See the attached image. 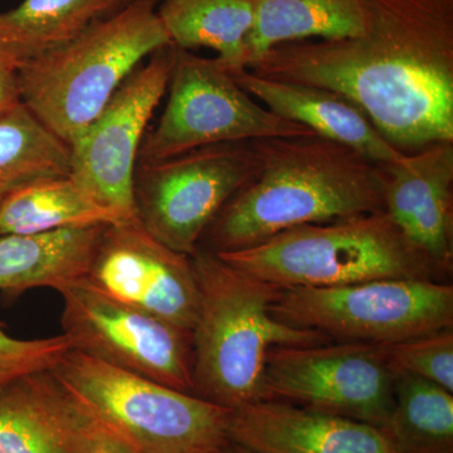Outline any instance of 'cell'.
<instances>
[{
    "label": "cell",
    "instance_id": "obj_1",
    "mask_svg": "<svg viewBox=\"0 0 453 453\" xmlns=\"http://www.w3.org/2000/svg\"><path fill=\"white\" fill-rule=\"evenodd\" d=\"M365 31L283 43L249 70L332 89L401 153L453 142V0H365Z\"/></svg>",
    "mask_w": 453,
    "mask_h": 453
},
{
    "label": "cell",
    "instance_id": "obj_2",
    "mask_svg": "<svg viewBox=\"0 0 453 453\" xmlns=\"http://www.w3.org/2000/svg\"><path fill=\"white\" fill-rule=\"evenodd\" d=\"M259 170L219 211L199 249H250L286 229L386 211L383 169L318 134L252 140Z\"/></svg>",
    "mask_w": 453,
    "mask_h": 453
},
{
    "label": "cell",
    "instance_id": "obj_3",
    "mask_svg": "<svg viewBox=\"0 0 453 453\" xmlns=\"http://www.w3.org/2000/svg\"><path fill=\"white\" fill-rule=\"evenodd\" d=\"M192 259L199 288L192 330L193 395L231 411L261 401L271 348L333 342L270 314L280 286L247 275L205 250L198 249Z\"/></svg>",
    "mask_w": 453,
    "mask_h": 453
},
{
    "label": "cell",
    "instance_id": "obj_4",
    "mask_svg": "<svg viewBox=\"0 0 453 453\" xmlns=\"http://www.w3.org/2000/svg\"><path fill=\"white\" fill-rule=\"evenodd\" d=\"M169 43L157 0H135L64 46L18 65L22 103L70 146L122 82Z\"/></svg>",
    "mask_w": 453,
    "mask_h": 453
},
{
    "label": "cell",
    "instance_id": "obj_5",
    "mask_svg": "<svg viewBox=\"0 0 453 453\" xmlns=\"http://www.w3.org/2000/svg\"><path fill=\"white\" fill-rule=\"evenodd\" d=\"M219 256L280 288H338L381 279L443 281L387 211L294 226Z\"/></svg>",
    "mask_w": 453,
    "mask_h": 453
},
{
    "label": "cell",
    "instance_id": "obj_6",
    "mask_svg": "<svg viewBox=\"0 0 453 453\" xmlns=\"http://www.w3.org/2000/svg\"><path fill=\"white\" fill-rule=\"evenodd\" d=\"M52 374L139 453H226L231 410L71 349Z\"/></svg>",
    "mask_w": 453,
    "mask_h": 453
},
{
    "label": "cell",
    "instance_id": "obj_7",
    "mask_svg": "<svg viewBox=\"0 0 453 453\" xmlns=\"http://www.w3.org/2000/svg\"><path fill=\"white\" fill-rule=\"evenodd\" d=\"M270 314L333 342L389 344L453 329V285L381 279L338 288H282Z\"/></svg>",
    "mask_w": 453,
    "mask_h": 453
},
{
    "label": "cell",
    "instance_id": "obj_8",
    "mask_svg": "<svg viewBox=\"0 0 453 453\" xmlns=\"http://www.w3.org/2000/svg\"><path fill=\"white\" fill-rule=\"evenodd\" d=\"M168 89V104L155 129L145 134L138 163L220 142L315 134L259 105L219 59L192 50L177 47Z\"/></svg>",
    "mask_w": 453,
    "mask_h": 453
},
{
    "label": "cell",
    "instance_id": "obj_9",
    "mask_svg": "<svg viewBox=\"0 0 453 453\" xmlns=\"http://www.w3.org/2000/svg\"><path fill=\"white\" fill-rule=\"evenodd\" d=\"M259 170L252 142H220L136 164V219L157 241L196 255L219 211Z\"/></svg>",
    "mask_w": 453,
    "mask_h": 453
},
{
    "label": "cell",
    "instance_id": "obj_10",
    "mask_svg": "<svg viewBox=\"0 0 453 453\" xmlns=\"http://www.w3.org/2000/svg\"><path fill=\"white\" fill-rule=\"evenodd\" d=\"M395 372L380 348L327 342L268 350L264 399L290 402L383 429L395 403Z\"/></svg>",
    "mask_w": 453,
    "mask_h": 453
},
{
    "label": "cell",
    "instance_id": "obj_11",
    "mask_svg": "<svg viewBox=\"0 0 453 453\" xmlns=\"http://www.w3.org/2000/svg\"><path fill=\"white\" fill-rule=\"evenodd\" d=\"M74 350L193 395L192 333L101 294L83 280L58 292Z\"/></svg>",
    "mask_w": 453,
    "mask_h": 453
},
{
    "label": "cell",
    "instance_id": "obj_12",
    "mask_svg": "<svg viewBox=\"0 0 453 453\" xmlns=\"http://www.w3.org/2000/svg\"><path fill=\"white\" fill-rule=\"evenodd\" d=\"M177 47L166 44L122 82L70 144V177L92 198L135 219L133 183L151 116L168 89Z\"/></svg>",
    "mask_w": 453,
    "mask_h": 453
},
{
    "label": "cell",
    "instance_id": "obj_13",
    "mask_svg": "<svg viewBox=\"0 0 453 453\" xmlns=\"http://www.w3.org/2000/svg\"><path fill=\"white\" fill-rule=\"evenodd\" d=\"M86 282L110 299L192 333L199 305L193 259L157 241L136 217L105 226Z\"/></svg>",
    "mask_w": 453,
    "mask_h": 453
},
{
    "label": "cell",
    "instance_id": "obj_14",
    "mask_svg": "<svg viewBox=\"0 0 453 453\" xmlns=\"http://www.w3.org/2000/svg\"><path fill=\"white\" fill-rule=\"evenodd\" d=\"M384 208L443 280L453 268V142L381 164Z\"/></svg>",
    "mask_w": 453,
    "mask_h": 453
},
{
    "label": "cell",
    "instance_id": "obj_15",
    "mask_svg": "<svg viewBox=\"0 0 453 453\" xmlns=\"http://www.w3.org/2000/svg\"><path fill=\"white\" fill-rule=\"evenodd\" d=\"M228 436L253 453H395L380 428L277 399L232 410Z\"/></svg>",
    "mask_w": 453,
    "mask_h": 453
},
{
    "label": "cell",
    "instance_id": "obj_16",
    "mask_svg": "<svg viewBox=\"0 0 453 453\" xmlns=\"http://www.w3.org/2000/svg\"><path fill=\"white\" fill-rule=\"evenodd\" d=\"M229 73L247 94L285 120L303 125L318 135L348 146L377 164L393 163L403 157L404 153L381 135L359 107L332 89L265 79L249 68Z\"/></svg>",
    "mask_w": 453,
    "mask_h": 453
},
{
    "label": "cell",
    "instance_id": "obj_17",
    "mask_svg": "<svg viewBox=\"0 0 453 453\" xmlns=\"http://www.w3.org/2000/svg\"><path fill=\"white\" fill-rule=\"evenodd\" d=\"M0 453H86L73 402L52 372L0 390Z\"/></svg>",
    "mask_w": 453,
    "mask_h": 453
},
{
    "label": "cell",
    "instance_id": "obj_18",
    "mask_svg": "<svg viewBox=\"0 0 453 453\" xmlns=\"http://www.w3.org/2000/svg\"><path fill=\"white\" fill-rule=\"evenodd\" d=\"M106 226L43 234L0 235V292L9 300L33 288L57 292L81 282Z\"/></svg>",
    "mask_w": 453,
    "mask_h": 453
},
{
    "label": "cell",
    "instance_id": "obj_19",
    "mask_svg": "<svg viewBox=\"0 0 453 453\" xmlns=\"http://www.w3.org/2000/svg\"><path fill=\"white\" fill-rule=\"evenodd\" d=\"M135 0H23L0 13V57L18 65L64 46Z\"/></svg>",
    "mask_w": 453,
    "mask_h": 453
},
{
    "label": "cell",
    "instance_id": "obj_20",
    "mask_svg": "<svg viewBox=\"0 0 453 453\" xmlns=\"http://www.w3.org/2000/svg\"><path fill=\"white\" fill-rule=\"evenodd\" d=\"M246 67L283 43L354 37L365 31V0H252Z\"/></svg>",
    "mask_w": 453,
    "mask_h": 453
},
{
    "label": "cell",
    "instance_id": "obj_21",
    "mask_svg": "<svg viewBox=\"0 0 453 453\" xmlns=\"http://www.w3.org/2000/svg\"><path fill=\"white\" fill-rule=\"evenodd\" d=\"M127 220L86 192L73 178L42 179L3 196L0 235L43 234Z\"/></svg>",
    "mask_w": 453,
    "mask_h": 453
},
{
    "label": "cell",
    "instance_id": "obj_22",
    "mask_svg": "<svg viewBox=\"0 0 453 453\" xmlns=\"http://www.w3.org/2000/svg\"><path fill=\"white\" fill-rule=\"evenodd\" d=\"M157 16L181 50L207 47L229 73L246 67V41L253 26L252 0H164Z\"/></svg>",
    "mask_w": 453,
    "mask_h": 453
},
{
    "label": "cell",
    "instance_id": "obj_23",
    "mask_svg": "<svg viewBox=\"0 0 453 453\" xmlns=\"http://www.w3.org/2000/svg\"><path fill=\"white\" fill-rule=\"evenodd\" d=\"M381 431L395 453H453V393L395 372V403Z\"/></svg>",
    "mask_w": 453,
    "mask_h": 453
},
{
    "label": "cell",
    "instance_id": "obj_24",
    "mask_svg": "<svg viewBox=\"0 0 453 453\" xmlns=\"http://www.w3.org/2000/svg\"><path fill=\"white\" fill-rule=\"evenodd\" d=\"M70 175V146L25 104L0 115V196L42 179Z\"/></svg>",
    "mask_w": 453,
    "mask_h": 453
},
{
    "label": "cell",
    "instance_id": "obj_25",
    "mask_svg": "<svg viewBox=\"0 0 453 453\" xmlns=\"http://www.w3.org/2000/svg\"><path fill=\"white\" fill-rule=\"evenodd\" d=\"M395 372L431 381L453 393V329L378 344Z\"/></svg>",
    "mask_w": 453,
    "mask_h": 453
},
{
    "label": "cell",
    "instance_id": "obj_26",
    "mask_svg": "<svg viewBox=\"0 0 453 453\" xmlns=\"http://www.w3.org/2000/svg\"><path fill=\"white\" fill-rule=\"evenodd\" d=\"M71 349L73 344L65 334L50 338L18 339L0 321V390L35 372L52 371Z\"/></svg>",
    "mask_w": 453,
    "mask_h": 453
},
{
    "label": "cell",
    "instance_id": "obj_27",
    "mask_svg": "<svg viewBox=\"0 0 453 453\" xmlns=\"http://www.w3.org/2000/svg\"><path fill=\"white\" fill-rule=\"evenodd\" d=\"M67 393L73 402L86 453H139L115 429L86 410L68 390Z\"/></svg>",
    "mask_w": 453,
    "mask_h": 453
},
{
    "label": "cell",
    "instance_id": "obj_28",
    "mask_svg": "<svg viewBox=\"0 0 453 453\" xmlns=\"http://www.w3.org/2000/svg\"><path fill=\"white\" fill-rule=\"evenodd\" d=\"M22 104L16 65L0 57V115Z\"/></svg>",
    "mask_w": 453,
    "mask_h": 453
},
{
    "label": "cell",
    "instance_id": "obj_29",
    "mask_svg": "<svg viewBox=\"0 0 453 453\" xmlns=\"http://www.w3.org/2000/svg\"><path fill=\"white\" fill-rule=\"evenodd\" d=\"M226 453H253V452L249 451V449H243V447L234 445V443H232V445L229 446V449H226Z\"/></svg>",
    "mask_w": 453,
    "mask_h": 453
},
{
    "label": "cell",
    "instance_id": "obj_30",
    "mask_svg": "<svg viewBox=\"0 0 453 453\" xmlns=\"http://www.w3.org/2000/svg\"><path fill=\"white\" fill-rule=\"evenodd\" d=\"M2 198H3V196H0V201H2Z\"/></svg>",
    "mask_w": 453,
    "mask_h": 453
}]
</instances>
